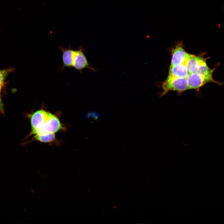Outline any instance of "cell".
Here are the masks:
<instances>
[{
    "instance_id": "obj_1",
    "label": "cell",
    "mask_w": 224,
    "mask_h": 224,
    "mask_svg": "<svg viewBox=\"0 0 224 224\" xmlns=\"http://www.w3.org/2000/svg\"><path fill=\"white\" fill-rule=\"evenodd\" d=\"M161 86L163 91L159 93L161 97L171 91L181 92L189 89L187 78H178L168 76L162 82Z\"/></svg>"
},
{
    "instance_id": "obj_2",
    "label": "cell",
    "mask_w": 224,
    "mask_h": 224,
    "mask_svg": "<svg viewBox=\"0 0 224 224\" xmlns=\"http://www.w3.org/2000/svg\"><path fill=\"white\" fill-rule=\"evenodd\" d=\"M84 49L81 46L78 49L74 50L72 68L78 70L81 74H82L83 70L86 68L96 72L97 69L89 63L85 54Z\"/></svg>"
},
{
    "instance_id": "obj_3",
    "label": "cell",
    "mask_w": 224,
    "mask_h": 224,
    "mask_svg": "<svg viewBox=\"0 0 224 224\" xmlns=\"http://www.w3.org/2000/svg\"><path fill=\"white\" fill-rule=\"evenodd\" d=\"M49 113L41 110L35 112L31 115L30 117L32 128L31 134H35L42 127L47 119Z\"/></svg>"
},
{
    "instance_id": "obj_4",
    "label": "cell",
    "mask_w": 224,
    "mask_h": 224,
    "mask_svg": "<svg viewBox=\"0 0 224 224\" xmlns=\"http://www.w3.org/2000/svg\"><path fill=\"white\" fill-rule=\"evenodd\" d=\"M61 128V124L58 119L49 113L47 119L42 127L35 134L41 133H55Z\"/></svg>"
},
{
    "instance_id": "obj_5",
    "label": "cell",
    "mask_w": 224,
    "mask_h": 224,
    "mask_svg": "<svg viewBox=\"0 0 224 224\" xmlns=\"http://www.w3.org/2000/svg\"><path fill=\"white\" fill-rule=\"evenodd\" d=\"M189 89H198L210 81L204 76L197 73H189L187 78Z\"/></svg>"
},
{
    "instance_id": "obj_6",
    "label": "cell",
    "mask_w": 224,
    "mask_h": 224,
    "mask_svg": "<svg viewBox=\"0 0 224 224\" xmlns=\"http://www.w3.org/2000/svg\"><path fill=\"white\" fill-rule=\"evenodd\" d=\"M172 58L170 66L182 63L188 53L184 50L181 43H178L171 50Z\"/></svg>"
},
{
    "instance_id": "obj_7",
    "label": "cell",
    "mask_w": 224,
    "mask_h": 224,
    "mask_svg": "<svg viewBox=\"0 0 224 224\" xmlns=\"http://www.w3.org/2000/svg\"><path fill=\"white\" fill-rule=\"evenodd\" d=\"M59 50L62 53L63 66L59 68V70L63 72L65 68H71L72 67L74 50L72 49L70 44L68 48L59 46Z\"/></svg>"
},
{
    "instance_id": "obj_8",
    "label": "cell",
    "mask_w": 224,
    "mask_h": 224,
    "mask_svg": "<svg viewBox=\"0 0 224 224\" xmlns=\"http://www.w3.org/2000/svg\"><path fill=\"white\" fill-rule=\"evenodd\" d=\"M206 60L203 58L188 53L186 59V66L189 73L196 72L202 63Z\"/></svg>"
},
{
    "instance_id": "obj_9",
    "label": "cell",
    "mask_w": 224,
    "mask_h": 224,
    "mask_svg": "<svg viewBox=\"0 0 224 224\" xmlns=\"http://www.w3.org/2000/svg\"><path fill=\"white\" fill-rule=\"evenodd\" d=\"M189 74L184 62L180 64L170 66L169 76L178 78H187Z\"/></svg>"
},
{
    "instance_id": "obj_10",
    "label": "cell",
    "mask_w": 224,
    "mask_h": 224,
    "mask_svg": "<svg viewBox=\"0 0 224 224\" xmlns=\"http://www.w3.org/2000/svg\"><path fill=\"white\" fill-rule=\"evenodd\" d=\"M35 138L40 142H48L53 141L55 135L54 133H41L35 134Z\"/></svg>"
},
{
    "instance_id": "obj_11",
    "label": "cell",
    "mask_w": 224,
    "mask_h": 224,
    "mask_svg": "<svg viewBox=\"0 0 224 224\" xmlns=\"http://www.w3.org/2000/svg\"><path fill=\"white\" fill-rule=\"evenodd\" d=\"M8 74V72L5 69L0 70V112L4 113L3 104L1 99V93L6 78Z\"/></svg>"
}]
</instances>
